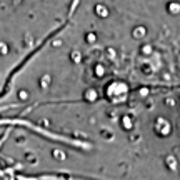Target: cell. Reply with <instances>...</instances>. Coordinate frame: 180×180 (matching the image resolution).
Returning a JSON list of instances; mask_svg holds the SVG:
<instances>
[{
	"label": "cell",
	"mask_w": 180,
	"mask_h": 180,
	"mask_svg": "<svg viewBox=\"0 0 180 180\" xmlns=\"http://www.w3.org/2000/svg\"><path fill=\"white\" fill-rule=\"evenodd\" d=\"M40 180H74V179H58V177H40Z\"/></svg>",
	"instance_id": "obj_1"
}]
</instances>
